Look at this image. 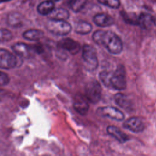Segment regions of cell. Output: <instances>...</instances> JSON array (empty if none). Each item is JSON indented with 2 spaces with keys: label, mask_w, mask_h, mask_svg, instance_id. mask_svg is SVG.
Listing matches in <instances>:
<instances>
[{
  "label": "cell",
  "mask_w": 156,
  "mask_h": 156,
  "mask_svg": "<svg viewBox=\"0 0 156 156\" xmlns=\"http://www.w3.org/2000/svg\"><path fill=\"white\" fill-rule=\"evenodd\" d=\"M92 38L98 44L103 45L111 54H118L122 51L121 39L112 31L98 30L93 33Z\"/></svg>",
  "instance_id": "obj_1"
},
{
  "label": "cell",
  "mask_w": 156,
  "mask_h": 156,
  "mask_svg": "<svg viewBox=\"0 0 156 156\" xmlns=\"http://www.w3.org/2000/svg\"><path fill=\"white\" fill-rule=\"evenodd\" d=\"M127 86L126 74L124 66L119 65L116 69L111 72L109 79V87L116 90H124Z\"/></svg>",
  "instance_id": "obj_2"
},
{
  "label": "cell",
  "mask_w": 156,
  "mask_h": 156,
  "mask_svg": "<svg viewBox=\"0 0 156 156\" xmlns=\"http://www.w3.org/2000/svg\"><path fill=\"white\" fill-rule=\"evenodd\" d=\"M46 28L51 33L60 36L68 34L71 30V26L65 20L49 19L45 24Z\"/></svg>",
  "instance_id": "obj_3"
},
{
  "label": "cell",
  "mask_w": 156,
  "mask_h": 156,
  "mask_svg": "<svg viewBox=\"0 0 156 156\" xmlns=\"http://www.w3.org/2000/svg\"><path fill=\"white\" fill-rule=\"evenodd\" d=\"M82 58L85 68L89 71L95 70L99 65L98 59L95 49L90 45L85 44L82 48Z\"/></svg>",
  "instance_id": "obj_4"
},
{
  "label": "cell",
  "mask_w": 156,
  "mask_h": 156,
  "mask_svg": "<svg viewBox=\"0 0 156 156\" xmlns=\"http://www.w3.org/2000/svg\"><path fill=\"white\" fill-rule=\"evenodd\" d=\"M85 93L88 101L93 104L98 102L102 93V88L100 83L96 80L89 81L85 85Z\"/></svg>",
  "instance_id": "obj_5"
},
{
  "label": "cell",
  "mask_w": 156,
  "mask_h": 156,
  "mask_svg": "<svg viewBox=\"0 0 156 156\" xmlns=\"http://www.w3.org/2000/svg\"><path fill=\"white\" fill-rule=\"evenodd\" d=\"M17 58L12 53L5 49H0V68L10 69L17 65Z\"/></svg>",
  "instance_id": "obj_6"
},
{
  "label": "cell",
  "mask_w": 156,
  "mask_h": 156,
  "mask_svg": "<svg viewBox=\"0 0 156 156\" xmlns=\"http://www.w3.org/2000/svg\"><path fill=\"white\" fill-rule=\"evenodd\" d=\"M97 113L100 116L116 121H122L124 119V113L114 107L105 106L99 107L97 110Z\"/></svg>",
  "instance_id": "obj_7"
},
{
  "label": "cell",
  "mask_w": 156,
  "mask_h": 156,
  "mask_svg": "<svg viewBox=\"0 0 156 156\" xmlns=\"http://www.w3.org/2000/svg\"><path fill=\"white\" fill-rule=\"evenodd\" d=\"M57 46L60 49L68 51L73 55L77 54L80 50V46L79 43L69 38L60 40L58 42Z\"/></svg>",
  "instance_id": "obj_8"
},
{
  "label": "cell",
  "mask_w": 156,
  "mask_h": 156,
  "mask_svg": "<svg viewBox=\"0 0 156 156\" xmlns=\"http://www.w3.org/2000/svg\"><path fill=\"white\" fill-rule=\"evenodd\" d=\"M123 127L132 132L139 133L143 131L144 124L142 120L138 117L133 116L128 118L124 121Z\"/></svg>",
  "instance_id": "obj_9"
},
{
  "label": "cell",
  "mask_w": 156,
  "mask_h": 156,
  "mask_svg": "<svg viewBox=\"0 0 156 156\" xmlns=\"http://www.w3.org/2000/svg\"><path fill=\"white\" fill-rule=\"evenodd\" d=\"M13 51L18 56L23 58H29L33 51L32 47L24 43H16L12 46Z\"/></svg>",
  "instance_id": "obj_10"
},
{
  "label": "cell",
  "mask_w": 156,
  "mask_h": 156,
  "mask_svg": "<svg viewBox=\"0 0 156 156\" xmlns=\"http://www.w3.org/2000/svg\"><path fill=\"white\" fill-rule=\"evenodd\" d=\"M24 16L19 12H12L7 15V23L9 26L12 27H20L24 24Z\"/></svg>",
  "instance_id": "obj_11"
},
{
  "label": "cell",
  "mask_w": 156,
  "mask_h": 156,
  "mask_svg": "<svg viewBox=\"0 0 156 156\" xmlns=\"http://www.w3.org/2000/svg\"><path fill=\"white\" fill-rule=\"evenodd\" d=\"M94 24L101 27H106L113 24L114 19L110 15L105 13H99L93 18Z\"/></svg>",
  "instance_id": "obj_12"
},
{
  "label": "cell",
  "mask_w": 156,
  "mask_h": 156,
  "mask_svg": "<svg viewBox=\"0 0 156 156\" xmlns=\"http://www.w3.org/2000/svg\"><path fill=\"white\" fill-rule=\"evenodd\" d=\"M108 133L114 137L121 143H124L129 140V137L118 127L115 126H109L107 128Z\"/></svg>",
  "instance_id": "obj_13"
},
{
  "label": "cell",
  "mask_w": 156,
  "mask_h": 156,
  "mask_svg": "<svg viewBox=\"0 0 156 156\" xmlns=\"http://www.w3.org/2000/svg\"><path fill=\"white\" fill-rule=\"evenodd\" d=\"M73 107L79 114L86 115L89 109L88 101L82 97H77L73 103Z\"/></svg>",
  "instance_id": "obj_14"
},
{
  "label": "cell",
  "mask_w": 156,
  "mask_h": 156,
  "mask_svg": "<svg viewBox=\"0 0 156 156\" xmlns=\"http://www.w3.org/2000/svg\"><path fill=\"white\" fill-rule=\"evenodd\" d=\"M115 101L116 104L120 107L129 110L132 108V104L129 98L122 93H117L115 96Z\"/></svg>",
  "instance_id": "obj_15"
},
{
  "label": "cell",
  "mask_w": 156,
  "mask_h": 156,
  "mask_svg": "<svg viewBox=\"0 0 156 156\" xmlns=\"http://www.w3.org/2000/svg\"><path fill=\"white\" fill-rule=\"evenodd\" d=\"M49 15V19L66 20L69 17V12L63 8H54Z\"/></svg>",
  "instance_id": "obj_16"
},
{
  "label": "cell",
  "mask_w": 156,
  "mask_h": 156,
  "mask_svg": "<svg viewBox=\"0 0 156 156\" xmlns=\"http://www.w3.org/2000/svg\"><path fill=\"white\" fill-rule=\"evenodd\" d=\"M44 36V32L38 29L27 30L23 34V37L26 40L30 41H38Z\"/></svg>",
  "instance_id": "obj_17"
},
{
  "label": "cell",
  "mask_w": 156,
  "mask_h": 156,
  "mask_svg": "<svg viewBox=\"0 0 156 156\" xmlns=\"http://www.w3.org/2000/svg\"><path fill=\"white\" fill-rule=\"evenodd\" d=\"M54 9V4L50 0L40 3L37 7L38 12L41 15H48Z\"/></svg>",
  "instance_id": "obj_18"
},
{
  "label": "cell",
  "mask_w": 156,
  "mask_h": 156,
  "mask_svg": "<svg viewBox=\"0 0 156 156\" xmlns=\"http://www.w3.org/2000/svg\"><path fill=\"white\" fill-rule=\"evenodd\" d=\"M92 26L90 23L85 21H79L75 25V32L79 34L87 35L92 30Z\"/></svg>",
  "instance_id": "obj_19"
},
{
  "label": "cell",
  "mask_w": 156,
  "mask_h": 156,
  "mask_svg": "<svg viewBox=\"0 0 156 156\" xmlns=\"http://www.w3.org/2000/svg\"><path fill=\"white\" fill-rule=\"evenodd\" d=\"M154 23L153 18L146 13H141L138 16V25L144 29L150 28Z\"/></svg>",
  "instance_id": "obj_20"
},
{
  "label": "cell",
  "mask_w": 156,
  "mask_h": 156,
  "mask_svg": "<svg viewBox=\"0 0 156 156\" xmlns=\"http://www.w3.org/2000/svg\"><path fill=\"white\" fill-rule=\"evenodd\" d=\"M86 3L87 0H70L69 5L73 12H79L85 7Z\"/></svg>",
  "instance_id": "obj_21"
},
{
  "label": "cell",
  "mask_w": 156,
  "mask_h": 156,
  "mask_svg": "<svg viewBox=\"0 0 156 156\" xmlns=\"http://www.w3.org/2000/svg\"><path fill=\"white\" fill-rule=\"evenodd\" d=\"M121 15L124 20L130 24L138 25V16H137L135 13H127L125 12H121Z\"/></svg>",
  "instance_id": "obj_22"
},
{
  "label": "cell",
  "mask_w": 156,
  "mask_h": 156,
  "mask_svg": "<svg viewBox=\"0 0 156 156\" xmlns=\"http://www.w3.org/2000/svg\"><path fill=\"white\" fill-rule=\"evenodd\" d=\"M12 33L8 29H0V42H7L12 40Z\"/></svg>",
  "instance_id": "obj_23"
},
{
  "label": "cell",
  "mask_w": 156,
  "mask_h": 156,
  "mask_svg": "<svg viewBox=\"0 0 156 156\" xmlns=\"http://www.w3.org/2000/svg\"><path fill=\"white\" fill-rule=\"evenodd\" d=\"M98 2L112 9H117L120 6L119 0H98Z\"/></svg>",
  "instance_id": "obj_24"
},
{
  "label": "cell",
  "mask_w": 156,
  "mask_h": 156,
  "mask_svg": "<svg viewBox=\"0 0 156 156\" xmlns=\"http://www.w3.org/2000/svg\"><path fill=\"white\" fill-rule=\"evenodd\" d=\"M10 82V78L7 74L2 71H0V86L7 85Z\"/></svg>",
  "instance_id": "obj_25"
},
{
  "label": "cell",
  "mask_w": 156,
  "mask_h": 156,
  "mask_svg": "<svg viewBox=\"0 0 156 156\" xmlns=\"http://www.w3.org/2000/svg\"><path fill=\"white\" fill-rule=\"evenodd\" d=\"M11 0H0V2H7Z\"/></svg>",
  "instance_id": "obj_26"
},
{
  "label": "cell",
  "mask_w": 156,
  "mask_h": 156,
  "mask_svg": "<svg viewBox=\"0 0 156 156\" xmlns=\"http://www.w3.org/2000/svg\"><path fill=\"white\" fill-rule=\"evenodd\" d=\"M50 1H60V0H50Z\"/></svg>",
  "instance_id": "obj_27"
}]
</instances>
